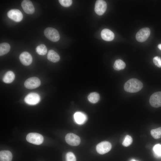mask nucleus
I'll return each mask as SVG.
<instances>
[{
    "label": "nucleus",
    "instance_id": "nucleus-1",
    "mask_svg": "<svg viewBox=\"0 0 161 161\" xmlns=\"http://www.w3.org/2000/svg\"><path fill=\"white\" fill-rule=\"evenodd\" d=\"M143 86V84L140 81L137 79L132 78L125 83L124 88L127 92L135 93L141 90Z\"/></svg>",
    "mask_w": 161,
    "mask_h": 161
},
{
    "label": "nucleus",
    "instance_id": "nucleus-2",
    "mask_svg": "<svg viewBox=\"0 0 161 161\" xmlns=\"http://www.w3.org/2000/svg\"><path fill=\"white\" fill-rule=\"evenodd\" d=\"M45 36L49 40L53 42L59 40L60 36L58 31L55 29L50 27L46 28L44 31Z\"/></svg>",
    "mask_w": 161,
    "mask_h": 161
},
{
    "label": "nucleus",
    "instance_id": "nucleus-3",
    "mask_svg": "<svg viewBox=\"0 0 161 161\" xmlns=\"http://www.w3.org/2000/svg\"><path fill=\"white\" fill-rule=\"evenodd\" d=\"M26 139L28 142L36 145L41 144L44 140L43 136L36 133H29L26 136Z\"/></svg>",
    "mask_w": 161,
    "mask_h": 161
},
{
    "label": "nucleus",
    "instance_id": "nucleus-4",
    "mask_svg": "<svg viewBox=\"0 0 161 161\" xmlns=\"http://www.w3.org/2000/svg\"><path fill=\"white\" fill-rule=\"evenodd\" d=\"M40 79L36 77H32L27 79L25 82V87L29 89H33L38 87L41 85Z\"/></svg>",
    "mask_w": 161,
    "mask_h": 161
},
{
    "label": "nucleus",
    "instance_id": "nucleus-5",
    "mask_svg": "<svg viewBox=\"0 0 161 161\" xmlns=\"http://www.w3.org/2000/svg\"><path fill=\"white\" fill-rule=\"evenodd\" d=\"M150 34V29L148 27H144L141 29L137 32L136 38L138 41L143 42L148 39Z\"/></svg>",
    "mask_w": 161,
    "mask_h": 161
},
{
    "label": "nucleus",
    "instance_id": "nucleus-6",
    "mask_svg": "<svg viewBox=\"0 0 161 161\" xmlns=\"http://www.w3.org/2000/svg\"><path fill=\"white\" fill-rule=\"evenodd\" d=\"M151 105L154 108L161 106V92H155L152 94L149 99Z\"/></svg>",
    "mask_w": 161,
    "mask_h": 161
},
{
    "label": "nucleus",
    "instance_id": "nucleus-7",
    "mask_svg": "<svg viewBox=\"0 0 161 161\" xmlns=\"http://www.w3.org/2000/svg\"><path fill=\"white\" fill-rule=\"evenodd\" d=\"M112 148V145L108 141H103L98 144L96 147L97 152L101 154H105L109 151Z\"/></svg>",
    "mask_w": 161,
    "mask_h": 161
},
{
    "label": "nucleus",
    "instance_id": "nucleus-8",
    "mask_svg": "<svg viewBox=\"0 0 161 161\" xmlns=\"http://www.w3.org/2000/svg\"><path fill=\"white\" fill-rule=\"evenodd\" d=\"M65 140L68 144L72 146L78 145L80 142L79 137L72 133L67 134L65 136Z\"/></svg>",
    "mask_w": 161,
    "mask_h": 161
},
{
    "label": "nucleus",
    "instance_id": "nucleus-9",
    "mask_svg": "<svg viewBox=\"0 0 161 161\" xmlns=\"http://www.w3.org/2000/svg\"><path fill=\"white\" fill-rule=\"evenodd\" d=\"M107 4L106 1L102 0H97L95 3V11L98 15H103L106 11Z\"/></svg>",
    "mask_w": 161,
    "mask_h": 161
},
{
    "label": "nucleus",
    "instance_id": "nucleus-10",
    "mask_svg": "<svg viewBox=\"0 0 161 161\" xmlns=\"http://www.w3.org/2000/svg\"><path fill=\"white\" fill-rule=\"evenodd\" d=\"M7 15L9 18L17 22L21 21L23 18L21 12L17 9H13L10 10L8 12Z\"/></svg>",
    "mask_w": 161,
    "mask_h": 161
},
{
    "label": "nucleus",
    "instance_id": "nucleus-11",
    "mask_svg": "<svg viewBox=\"0 0 161 161\" xmlns=\"http://www.w3.org/2000/svg\"><path fill=\"white\" fill-rule=\"evenodd\" d=\"M40 97L35 93H31L27 95L24 98V101L30 105H34L38 103L40 100Z\"/></svg>",
    "mask_w": 161,
    "mask_h": 161
},
{
    "label": "nucleus",
    "instance_id": "nucleus-12",
    "mask_svg": "<svg viewBox=\"0 0 161 161\" xmlns=\"http://www.w3.org/2000/svg\"><path fill=\"white\" fill-rule=\"evenodd\" d=\"M21 6L24 11L27 14H32L35 11L34 6L30 1L23 0L21 3Z\"/></svg>",
    "mask_w": 161,
    "mask_h": 161
},
{
    "label": "nucleus",
    "instance_id": "nucleus-13",
    "mask_svg": "<svg viewBox=\"0 0 161 161\" xmlns=\"http://www.w3.org/2000/svg\"><path fill=\"white\" fill-rule=\"evenodd\" d=\"M19 59L21 63L25 66L29 65L32 62L31 55L27 52H24L20 54Z\"/></svg>",
    "mask_w": 161,
    "mask_h": 161
},
{
    "label": "nucleus",
    "instance_id": "nucleus-14",
    "mask_svg": "<svg viewBox=\"0 0 161 161\" xmlns=\"http://www.w3.org/2000/svg\"><path fill=\"white\" fill-rule=\"evenodd\" d=\"M74 118L75 122L79 125L84 124L86 121L87 119L86 115L81 112H75L74 114Z\"/></svg>",
    "mask_w": 161,
    "mask_h": 161
},
{
    "label": "nucleus",
    "instance_id": "nucleus-15",
    "mask_svg": "<svg viewBox=\"0 0 161 161\" xmlns=\"http://www.w3.org/2000/svg\"><path fill=\"white\" fill-rule=\"evenodd\" d=\"M102 38L104 40L110 41L114 38V33L111 30L105 29L102 30L101 33Z\"/></svg>",
    "mask_w": 161,
    "mask_h": 161
},
{
    "label": "nucleus",
    "instance_id": "nucleus-16",
    "mask_svg": "<svg viewBox=\"0 0 161 161\" xmlns=\"http://www.w3.org/2000/svg\"><path fill=\"white\" fill-rule=\"evenodd\" d=\"M47 59L50 61L54 63L58 62L60 59L59 55L53 50H50L48 52Z\"/></svg>",
    "mask_w": 161,
    "mask_h": 161
},
{
    "label": "nucleus",
    "instance_id": "nucleus-17",
    "mask_svg": "<svg viewBox=\"0 0 161 161\" xmlns=\"http://www.w3.org/2000/svg\"><path fill=\"white\" fill-rule=\"evenodd\" d=\"M12 158V154L10 151L3 150L0 151V161H11Z\"/></svg>",
    "mask_w": 161,
    "mask_h": 161
},
{
    "label": "nucleus",
    "instance_id": "nucleus-18",
    "mask_svg": "<svg viewBox=\"0 0 161 161\" xmlns=\"http://www.w3.org/2000/svg\"><path fill=\"white\" fill-rule=\"evenodd\" d=\"M15 78V75L12 71L7 72L5 74L3 78V80L4 82L7 83H12Z\"/></svg>",
    "mask_w": 161,
    "mask_h": 161
},
{
    "label": "nucleus",
    "instance_id": "nucleus-19",
    "mask_svg": "<svg viewBox=\"0 0 161 161\" xmlns=\"http://www.w3.org/2000/svg\"><path fill=\"white\" fill-rule=\"evenodd\" d=\"M10 45L7 43H3L0 44V55L2 56L7 54L10 50Z\"/></svg>",
    "mask_w": 161,
    "mask_h": 161
},
{
    "label": "nucleus",
    "instance_id": "nucleus-20",
    "mask_svg": "<svg viewBox=\"0 0 161 161\" xmlns=\"http://www.w3.org/2000/svg\"><path fill=\"white\" fill-rule=\"evenodd\" d=\"M126 64L124 62L120 59H117L115 61L113 67L116 70L119 71L124 69Z\"/></svg>",
    "mask_w": 161,
    "mask_h": 161
},
{
    "label": "nucleus",
    "instance_id": "nucleus-21",
    "mask_svg": "<svg viewBox=\"0 0 161 161\" xmlns=\"http://www.w3.org/2000/svg\"><path fill=\"white\" fill-rule=\"evenodd\" d=\"M88 99L90 102L95 103L99 100L100 95L97 92H92L88 95Z\"/></svg>",
    "mask_w": 161,
    "mask_h": 161
},
{
    "label": "nucleus",
    "instance_id": "nucleus-22",
    "mask_svg": "<svg viewBox=\"0 0 161 161\" xmlns=\"http://www.w3.org/2000/svg\"><path fill=\"white\" fill-rule=\"evenodd\" d=\"M36 52L39 55H44L46 54L47 49L46 46L43 44H41L36 48Z\"/></svg>",
    "mask_w": 161,
    "mask_h": 161
},
{
    "label": "nucleus",
    "instance_id": "nucleus-23",
    "mask_svg": "<svg viewBox=\"0 0 161 161\" xmlns=\"http://www.w3.org/2000/svg\"><path fill=\"white\" fill-rule=\"evenodd\" d=\"M151 134L152 136L155 139L160 138L161 137V127L151 130Z\"/></svg>",
    "mask_w": 161,
    "mask_h": 161
},
{
    "label": "nucleus",
    "instance_id": "nucleus-24",
    "mask_svg": "<svg viewBox=\"0 0 161 161\" xmlns=\"http://www.w3.org/2000/svg\"><path fill=\"white\" fill-rule=\"evenodd\" d=\"M153 150L155 156L157 157H161V145L158 144L154 145Z\"/></svg>",
    "mask_w": 161,
    "mask_h": 161
},
{
    "label": "nucleus",
    "instance_id": "nucleus-25",
    "mask_svg": "<svg viewBox=\"0 0 161 161\" xmlns=\"http://www.w3.org/2000/svg\"><path fill=\"white\" fill-rule=\"evenodd\" d=\"M132 141L133 139L129 135H127L123 142L122 144L124 146L128 147L132 143Z\"/></svg>",
    "mask_w": 161,
    "mask_h": 161
},
{
    "label": "nucleus",
    "instance_id": "nucleus-26",
    "mask_svg": "<svg viewBox=\"0 0 161 161\" xmlns=\"http://www.w3.org/2000/svg\"><path fill=\"white\" fill-rule=\"evenodd\" d=\"M66 161H76V158L74 154L72 152L67 153L66 156Z\"/></svg>",
    "mask_w": 161,
    "mask_h": 161
},
{
    "label": "nucleus",
    "instance_id": "nucleus-27",
    "mask_svg": "<svg viewBox=\"0 0 161 161\" xmlns=\"http://www.w3.org/2000/svg\"><path fill=\"white\" fill-rule=\"evenodd\" d=\"M58 1L62 6L66 7L70 6L72 2L71 0H59Z\"/></svg>",
    "mask_w": 161,
    "mask_h": 161
},
{
    "label": "nucleus",
    "instance_id": "nucleus-28",
    "mask_svg": "<svg viewBox=\"0 0 161 161\" xmlns=\"http://www.w3.org/2000/svg\"><path fill=\"white\" fill-rule=\"evenodd\" d=\"M153 61L154 64L158 67H161V59L158 57L156 56L153 59Z\"/></svg>",
    "mask_w": 161,
    "mask_h": 161
},
{
    "label": "nucleus",
    "instance_id": "nucleus-29",
    "mask_svg": "<svg viewBox=\"0 0 161 161\" xmlns=\"http://www.w3.org/2000/svg\"><path fill=\"white\" fill-rule=\"evenodd\" d=\"M158 47L161 50V44H160L158 45Z\"/></svg>",
    "mask_w": 161,
    "mask_h": 161
},
{
    "label": "nucleus",
    "instance_id": "nucleus-30",
    "mask_svg": "<svg viewBox=\"0 0 161 161\" xmlns=\"http://www.w3.org/2000/svg\"><path fill=\"white\" fill-rule=\"evenodd\" d=\"M131 161H136L135 160H132Z\"/></svg>",
    "mask_w": 161,
    "mask_h": 161
}]
</instances>
